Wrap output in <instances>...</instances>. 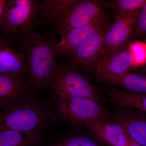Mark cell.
Masks as SVG:
<instances>
[{"instance_id": "44dd1931", "label": "cell", "mask_w": 146, "mask_h": 146, "mask_svg": "<svg viewBox=\"0 0 146 146\" xmlns=\"http://www.w3.org/2000/svg\"><path fill=\"white\" fill-rule=\"evenodd\" d=\"M146 36V3L140 9L136 26L130 41L140 39Z\"/></svg>"}, {"instance_id": "3957f363", "label": "cell", "mask_w": 146, "mask_h": 146, "mask_svg": "<svg viewBox=\"0 0 146 146\" xmlns=\"http://www.w3.org/2000/svg\"><path fill=\"white\" fill-rule=\"evenodd\" d=\"M47 119L45 111L39 104L19 100L0 112V131H31L42 129L46 124Z\"/></svg>"}, {"instance_id": "277c9868", "label": "cell", "mask_w": 146, "mask_h": 146, "mask_svg": "<svg viewBox=\"0 0 146 146\" xmlns=\"http://www.w3.org/2000/svg\"><path fill=\"white\" fill-rule=\"evenodd\" d=\"M56 97L85 98L101 104L102 98L95 87L77 71L67 65L56 63L50 86Z\"/></svg>"}, {"instance_id": "7a4b0ae2", "label": "cell", "mask_w": 146, "mask_h": 146, "mask_svg": "<svg viewBox=\"0 0 146 146\" xmlns=\"http://www.w3.org/2000/svg\"><path fill=\"white\" fill-rule=\"evenodd\" d=\"M39 1L7 0L1 28L8 39L18 43L37 26Z\"/></svg>"}, {"instance_id": "603a6c76", "label": "cell", "mask_w": 146, "mask_h": 146, "mask_svg": "<svg viewBox=\"0 0 146 146\" xmlns=\"http://www.w3.org/2000/svg\"><path fill=\"white\" fill-rule=\"evenodd\" d=\"M128 146H142L130 138V142Z\"/></svg>"}, {"instance_id": "ac0fdd59", "label": "cell", "mask_w": 146, "mask_h": 146, "mask_svg": "<svg viewBox=\"0 0 146 146\" xmlns=\"http://www.w3.org/2000/svg\"><path fill=\"white\" fill-rule=\"evenodd\" d=\"M106 83L118 86L125 91L139 94H146V76L128 72L115 77L102 80Z\"/></svg>"}, {"instance_id": "ba28073f", "label": "cell", "mask_w": 146, "mask_h": 146, "mask_svg": "<svg viewBox=\"0 0 146 146\" xmlns=\"http://www.w3.org/2000/svg\"><path fill=\"white\" fill-rule=\"evenodd\" d=\"M139 12L140 9L116 17L115 23L110 26L105 35L100 61L110 53L130 42Z\"/></svg>"}, {"instance_id": "30bf717a", "label": "cell", "mask_w": 146, "mask_h": 146, "mask_svg": "<svg viewBox=\"0 0 146 146\" xmlns=\"http://www.w3.org/2000/svg\"><path fill=\"white\" fill-rule=\"evenodd\" d=\"M84 126L106 146H128L130 137L121 124L110 116L90 121Z\"/></svg>"}, {"instance_id": "4fadbf2b", "label": "cell", "mask_w": 146, "mask_h": 146, "mask_svg": "<svg viewBox=\"0 0 146 146\" xmlns=\"http://www.w3.org/2000/svg\"><path fill=\"white\" fill-rule=\"evenodd\" d=\"M16 42L0 35V74L23 78L27 71L25 58Z\"/></svg>"}, {"instance_id": "ffe728a7", "label": "cell", "mask_w": 146, "mask_h": 146, "mask_svg": "<svg viewBox=\"0 0 146 146\" xmlns=\"http://www.w3.org/2000/svg\"><path fill=\"white\" fill-rule=\"evenodd\" d=\"M146 0H114L108 6L112 9L115 17L122 13L140 9Z\"/></svg>"}, {"instance_id": "7c38bea8", "label": "cell", "mask_w": 146, "mask_h": 146, "mask_svg": "<svg viewBox=\"0 0 146 146\" xmlns=\"http://www.w3.org/2000/svg\"><path fill=\"white\" fill-rule=\"evenodd\" d=\"M110 112L111 117L122 125L131 139L142 146H146V113L117 106Z\"/></svg>"}, {"instance_id": "d6986e66", "label": "cell", "mask_w": 146, "mask_h": 146, "mask_svg": "<svg viewBox=\"0 0 146 146\" xmlns=\"http://www.w3.org/2000/svg\"><path fill=\"white\" fill-rule=\"evenodd\" d=\"M48 146H106L97 139L87 136H74L59 138Z\"/></svg>"}, {"instance_id": "6da1fadb", "label": "cell", "mask_w": 146, "mask_h": 146, "mask_svg": "<svg viewBox=\"0 0 146 146\" xmlns=\"http://www.w3.org/2000/svg\"><path fill=\"white\" fill-rule=\"evenodd\" d=\"M53 36L32 33L17 44L25 58L32 90L50 86L55 69Z\"/></svg>"}, {"instance_id": "2e32d148", "label": "cell", "mask_w": 146, "mask_h": 146, "mask_svg": "<svg viewBox=\"0 0 146 146\" xmlns=\"http://www.w3.org/2000/svg\"><path fill=\"white\" fill-rule=\"evenodd\" d=\"M44 138L42 129L31 131H0V146H37Z\"/></svg>"}, {"instance_id": "9c48e42d", "label": "cell", "mask_w": 146, "mask_h": 146, "mask_svg": "<svg viewBox=\"0 0 146 146\" xmlns=\"http://www.w3.org/2000/svg\"><path fill=\"white\" fill-rule=\"evenodd\" d=\"M130 42L110 53L98 63L95 73L100 80L124 74L135 65L136 57Z\"/></svg>"}, {"instance_id": "e0dca14e", "label": "cell", "mask_w": 146, "mask_h": 146, "mask_svg": "<svg viewBox=\"0 0 146 146\" xmlns=\"http://www.w3.org/2000/svg\"><path fill=\"white\" fill-rule=\"evenodd\" d=\"M108 100L117 107L132 108L146 113V94L113 88L107 91Z\"/></svg>"}, {"instance_id": "5b68a950", "label": "cell", "mask_w": 146, "mask_h": 146, "mask_svg": "<svg viewBox=\"0 0 146 146\" xmlns=\"http://www.w3.org/2000/svg\"><path fill=\"white\" fill-rule=\"evenodd\" d=\"M57 110L60 117L66 121L83 126L90 121L110 114V111L94 100L85 98L56 97Z\"/></svg>"}, {"instance_id": "7402d4cb", "label": "cell", "mask_w": 146, "mask_h": 146, "mask_svg": "<svg viewBox=\"0 0 146 146\" xmlns=\"http://www.w3.org/2000/svg\"><path fill=\"white\" fill-rule=\"evenodd\" d=\"M6 2L7 0H0V28L2 23L3 16Z\"/></svg>"}, {"instance_id": "cb8c5ba5", "label": "cell", "mask_w": 146, "mask_h": 146, "mask_svg": "<svg viewBox=\"0 0 146 146\" xmlns=\"http://www.w3.org/2000/svg\"><path fill=\"white\" fill-rule=\"evenodd\" d=\"M143 71V75L146 76V65L144 66Z\"/></svg>"}, {"instance_id": "5bb4252c", "label": "cell", "mask_w": 146, "mask_h": 146, "mask_svg": "<svg viewBox=\"0 0 146 146\" xmlns=\"http://www.w3.org/2000/svg\"><path fill=\"white\" fill-rule=\"evenodd\" d=\"M29 86L23 78L0 74V108H5L22 99Z\"/></svg>"}, {"instance_id": "8fae6325", "label": "cell", "mask_w": 146, "mask_h": 146, "mask_svg": "<svg viewBox=\"0 0 146 146\" xmlns=\"http://www.w3.org/2000/svg\"><path fill=\"white\" fill-rule=\"evenodd\" d=\"M107 24L106 16L96 19L88 25L69 31L60 35L59 42L54 45L55 55L68 56L77 47Z\"/></svg>"}, {"instance_id": "9a60e30c", "label": "cell", "mask_w": 146, "mask_h": 146, "mask_svg": "<svg viewBox=\"0 0 146 146\" xmlns=\"http://www.w3.org/2000/svg\"><path fill=\"white\" fill-rule=\"evenodd\" d=\"M76 1V0L39 1L37 25H54Z\"/></svg>"}, {"instance_id": "52a82bcc", "label": "cell", "mask_w": 146, "mask_h": 146, "mask_svg": "<svg viewBox=\"0 0 146 146\" xmlns=\"http://www.w3.org/2000/svg\"><path fill=\"white\" fill-rule=\"evenodd\" d=\"M110 26L106 24L77 47L67 56L66 64L77 70H95L100 60L105 35Z\"/></svg>"}, {"instance_id": "8992f818", "label": "cell", "mask_w": 146, "mask_h": 146, "mask_svg": "<svg viewBox=\"0 0 146 146\" xmlns=\"http://www.w3.org/2000/svg\"><path fill=\"white\" fill-rule=\"evenodd\" d=\"M104 15V5L100 1L76 0L54 25V33L60 36L73 29L86 25Z\"/></svg>"}]
</instances>
